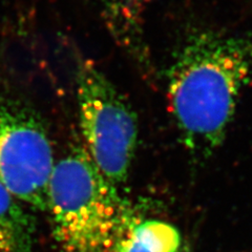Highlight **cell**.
I'll use <instances>...</instances> for the list:
<instances>
[{
  "label": "cell",
  "mask_w": 252,
  "mask_h": 252,
  "mask_svg": "<svg viewBox=\"0 0 252 252\" xmlns=\"http://www.w3.org/2000/svg\"><path fill=\"white\" fill-rule=\"evenodd\" d=\"M251 76V38L203 32L181 47L168 72V99L189 151L208 157L222 144Z\"/></svg>",
  "instance_id": "1"
},
{
  "label": "cell",
  "mask_w": 252,
  "mask_h": 252,
  "mask_svg": "<svg viewBox=\"0 0 252 252\" xmlns=\"http://www.w3.org/2000/svg\"><path fill=\"white\" fill-rule=\"evenodd\" d=\"M46 210L64 252H110L129 224L118 188L85 149H76L55 164Z\"/></svg>",
  "instance_id": "2"
},
{
  "label": "cell",
  "mask_w": 252,
  "mask_h": 252,
  "mask_svg": "<svg viewBox=\"0 0 252 252\" xmlns=\"http://www.w3.org/2000/svg\"><path fill=\"white\" fill-rule=\"evenodd\" d=\"M79 121L85 151L116 188L128 177L138 142L135 113L109 79L92 62L77 74Z\"/></svg>",
  "instance_id": "3"
},
{
  "label": "cell",
  "mask_w": 252,
  "mask_h": 252,
  "mask_svg": "<svg viewBox=\"0 0 252 252\" xmlns=\"http://www.w3.org/2000/svg\"><path fill=\"white\" fill-rule=\"evenodd\" d=\"M55 164L40 121L25 109L0 102V183L21 203L46 210Z\"/></svg>",
  "instance_id": "4"
},
{
  "label": "cell",
  "mask_w": 252,
  "mask_h": 252,
  "mask_svg": "<svg viewBox=\"0 0 252 252\" xmlns=\"http://www.w3.org/2000/svg\"><path fill=\"white\" fill-rule=\"evenodd\" d=\"M183 248L177 228L159 220L128 224L110 252H179Z\"/></svg>",
  "instance_id": "5"
},
{
  "label": "cell",
  "mask_w": 252,
  "mask_h": 252,
  "mask_svg": "<svg viewBox=\"0 0 252 252\" xmlns=\"http://www.w3.org/2000/svg\"><path fill=\"white\" fill-rule=\"evenodd\" d=\"M32 225L20 201L0 183V252H31Z\"/></svg>",
  "instance_id": "6"
},
{
  "label": "cell",
  "mask_w": 252,
  "mask_h": 252,
  "mask_svg": "<svg viewBox=\"0 0 252 252\" xmlns=\"http://www.w3.org/2000/svg\"><path fill=\"white\" fill-rule=\"evenodd\" d=\"M121 37L136 36L146 0H97Z\"/></svg>",
  "instance_id": "7"
},
{
  "label": "cell",
  "mask_w": 252,
  "mask_h": 252,
  "mask_svg": "<svg viewBox=\"0 0 252 252\" xmlns=\"http://www.w3.org/2000/svg\"><path fill=\"white\" fill-rule=\"evenodd\" d=\"M179 252H186V251H185V248L183 247V248H182V249H181V250H180Z\"/></svg>",
  "instance_id": "8"
}]
</instances>
